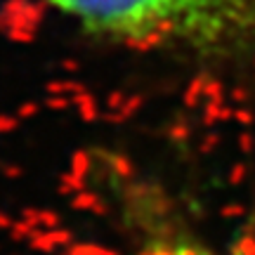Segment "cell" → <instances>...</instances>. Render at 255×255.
Instances as JSON below:
<instances>
[{"label": "cell", "mask_w": 255, "mask_h": 255, "mask_svg": "<svg viewBox=\"0 0 255 255\" xmlns=\"http://www.w3.org/2000/svg\"><path fill=\"white\" fill-rule=\"evenodd\" d=\"M102 43L199 62L255 57V0H31Z\"/></svg>", "instance_id": "1"}, {"label": "cell", "mask_w": 255, "mask_h": 255, "mask_svg": "<svg viewBox=\"0 0 255 255\" xmlns=\"http://www.w3.org/2000/svg\"><path fill=\"white\" fill-rule=\"evenodd\" d=\"M104 170L132 255H227L191 225L163 187L135 170Z\"/></svg>", "instance_id": "2"}]
</instances>
